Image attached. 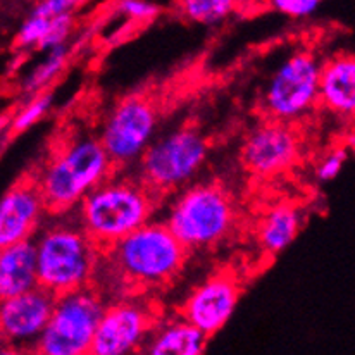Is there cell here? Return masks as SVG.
<instances>
[{"instance_id": "cell-1", "label": "cell", "mask_w": 355, "mask_h": 355, "mask_svg": "<svg viewBox=\"0 0 355 355\" xmlns=\"http://www.w3.org/2000/svg\"><path fill=\"white\" fill-rule=\"evenodd\" d=\"M116 173L97 137L76 135L55 147L33 178L49 216L69 214Z\"/></svg>"}, {"instance_id": "cell-2", "label": "cell", "mask_w": 355, "mask_h": 355, "mask_svg": "<svg viewBox=\"0 0 355 355\" xmlns=\"http://www.w3.org/2000/svg\"><path fill=\"white\" fill-rule=\"evenodd\" d=\"M38 286L55 298L92 286L101 250L74 218L51 216L33 238Z\"/></svg>"}, {"instance_id": "cell-3", "label": "cell", "mask_w": 355, "mask_h": 355, "mask_svg": "<svg viewBox=\"0 0 355 355\" xmlns=\"http://www.w3.org/2000/svg\"><path fill=\"white\" fill-rule=\"evenodd\" d=\"M155 197L138 178L112 175L78 204L74 219L98 250H107L152 221Z\"/></svg>"}, {"instance_id": "cell-4", "label": "cell", "mask_w": 355, "mask_h": 355, "mask_svg": "<svg viewBox=\"0 0 355 355\" xmlns=\"http://www.w3.org/2000/svg\"><path fill=\"white\" fill-rule=\"evenodd\" d=\"M111 268L109 275L124 286L155 288L176 278L188 252L162 221H150L140 230L101 252Z\"/></svg>"}, {"instance_id": "cell-5", "label": "cell", "mask_w": 355, "mask_h": 355, "mask_svg": "<svg viewBox=\"0 0 355 355\" xmlns=\"http://www.w3.org/2000/svg\"><path fill=\"white\" fill-rule=\"evenodd\" d=\"M236 218L235 200L223 184L198 183L178 193L162 223L190 254L223 243L235 230Z\"/></svg>"}, {"instance_id": "cell-6", "label": "cell", "mask_w": 355, "mask_h": 355, "mask_svg": "<svg viewBox=\"0 0 355 355\" xmlns=\"http://www.w3.org/2000/svg\"><path fill=\"white\" fill-rule=\"evenodd\" d=\"M207 155L209 141L197 128H178L148 145L138 161V180L155 195L180 190L200 173Z\"/></svg>"}, {"instance_id": "cell-7", "label": "cell", "mask_w": 355, "mask_h": 355, "mask_svg": "<svg viewBox=\"0 0 355 355\" xmlns=\"http://www.w3.org/2000/svg\"><path fill=\"white\" fill-rule=\"evenodd\" d=\"M105 305L94 286L55 298L51 319L31 345V355H92V342Z\"/></svg>"}, {"instance_id": "cell-8", "label": "cell", "mask_w": 355, "mask_h": 355, "mask_svg": "<svg viewBox=\"0 0 355 355\" xmlns=\"http://www.w3.org/2000/svg\"><path fill=\"white\" fill-rule=\"evenodd\" d=\"M321 62L311 51L288 55L266 83L261 107L266 121L295 124L319 105Z\"/></svg>"}, {"instance_id": "cell-9", "label": "cell", "mask_w": 355, "mask_h": 355, "mask_svg": "<svg viewBox=\"0 0 355 355\" xmlns=\"http://www.w3.org/2000/svg\"><path fill=\"white\" fill-rule=\"evenodd\" d=\"M157 126L159 112L154 101L144 94H131L111 109L97 138L118 171L140 161L154 141Z\"/></svg>"}, {"instance_id": "cell-10", "label": "cell", "mask_w": 355, "mask_h": 355, "mask_svg": "<svg viewBox=\"0 0 355 355\" xmlns=\"http://www.w3.org/2000/svg\"><path fill=\"white\" fill-rule=\"evenodd\" d=\"M240 155L241 164L252 175L261 178L283 175L300 161L302 137L292 124L264 119L247 135Z\"/></svg>"}, {"instance_id": "cell-11", "label": "cell", "mask_w": 355, "mask_h": 355, "mask_svg": "<svg viewBox=\"0 0 355 355\" xmlns=\"http://www.w3.org/2000/svg\"><path fill=\"white\" fill-rule=\"evenodd\" d=\"M154 312L145 304L121 298L105 305L92 342V355H133L154 328Z\"/></svg>"}, {"instance_id": "cell-12", "label": "cell", "mask_w": 355, "mask_h": 355, "mask_svg": "<svg viewBox=\"0 0 355 355\" xmlns=\"http://www.w3.org/2000/svg\"><path fill=\"white\" fill-rule=\"evenodd\" d=\"M240 295L241 285L233 272H216L191 290L181 305L180 318L209 340L228 324Z\"/></svg>"}, {"instance_id": "cell-13", "label": "cell", "mask_w": 355, "mask_h": 355, "mask_svg": "<svg viewBox=\"0 0 355 355\" xmlns=\"http://www.w3.org/2000/svg\"><path fill=\"white\" fill-rule=\"evenodd\" d=\"M47 214L33 178L19 181L0 197V250L33 240Z\"/></svg>"}, {"instance_id": "cell-14", "label": "cell", "mask_w": 355, "mask_h": 355, "mask_svg": "<svg viewBox=\"0 0 355 355\" xmlns=\"http://www.w3.org/2000/svg\"><path fill=\"white\" fill-rule=\"evenodd\" d=\"M55 297L40 286L0 302V340L7 345L31 349L44 331L54 309Z\"/></svg>"}, {"instance_id": "cell-15", "label": "cell", "mask_w": 355, "mask_h": 355, "mask_svg": "<svg viewBox=\"0 0 355 355\" xmlns=\"http://www.w3.org/2000/svg\"><path fill=\"white\" fill-rule=\"evenodd\" d=\"M319 105L342 119H352L355 111V60L352 54H336L321 64Z\"/></svg>"}, {"instance_id": "cell-16", "label": "cell", "mask_w": 355, "mask_h": 355, "mask_svg": "<svg viewBox=\"0 0 355 355\" xmlns=\"http://www.w3.org/2000/svg\"><path fill=\"white\" fill-rule=\"evenodd\" d=\"M33 240L0 250V302L37 288Z\"/></svg>"}, {"instance_id": "cell-17", "label": "cell", "mask_w": 355, "mask_h": 355, "mask_svg": "<svg viewBox=\"0 0 355 355\" xmlns=\"http://www.w3.org/2000/svg\"><path fill=\"white\" fill-rule=\"evenodd\" d=\"M207 338L184 319L173 318L154 324L144 343V355H204Z\"/></svg>"}, {"instance_id": "cell-18", "label": "cell", "mask_w": 355, "mask_h": 355, "mask_svg": "<svg viewBox=\"0 0 355 355\" xmlns=\"http://www.w3.org/2000/svg\"><path fill=\"white\" fill-rule=\"evenodd\" d=\"M304 226V214L295 204H276L264 212L257 226V241L268 255L285 252Z\"/></svg>"}, {"instance_id": "cell-19", "label": "cell", "mask_w": 355, "mask_h": 355, "mask_svg": "<svg viewBox=\"0 0 355 355\" xmlns=\"http://www.w3.org/2000/svg\"><path fill=\"white\" fill-rule=\"evenodd\" d=\"M76 7H80V2H74V0H44V2H38L21 23L16 38H14V45L19 51H26V49H37L38 51L45 35H47L52 17L60 16V14L76 12Z\"/></svg>"}, {"instance_id": "cell-20", "label": "cell", "mask_w": 355, "mask_h": 355, "mask_svg": "<svg viewBox=\"0 0 355 355\" xmlns=\"http://www.w3.org/2000/svg\"><path fill=\"white\" fill-rule=\"evenodd\" d=\"M67 55H69V52H67L66 45H64V47L54 49V51H49L45 59L42 60L38 66H35L33 69L30 71V74L24 78V92L33 95V97L45 94V88H47L52 81L58 80L60 73L64 71V67H66Z\"/></svg>"}, {"instance_id": "cell-21", "label": "cell", "mask_w": 355, "mask_h": 355, "mask_svg": "<svg viewBox=\"0 0 355 355\" xmlns=\"http://www.w3.org/2000/svg\"><path fill=\"white\" fill-rule=\"evenodd\" d=\"M180 12L191 23L212 26L236 12V3L232 0H184L180 3Z\"/></svg>"}, {"instance_id": "cell-22", "label": "cell", "mask_w": 355, "mask_h": 355, "mask_svg": "<svg viewBox=\"0 0 355 355\" xmlns=\"http://www.w3.org/2000/svg\"><path fill=\"white\" fill-rule=\"evenodd\" d=\"M52 102H54L52 94H40L37 97H31V101L26 105H23L14 114V118H10V130L14 133H24L30 128H33L35 124L40 123L47 116V112L52 107Z\"/></svg>"}, {"instance_id": "cell-23", "label": "cell", "mask_w": 355, "mask_h": 355, "mask_svg": "<svg viewBox=\"0 0 355 355\" xmlns=\"http://www.w3.org/2000/svg\"><path fill=\"white\" fill-rule=\"evenodd\" d=\"M347 159H349V152H347L345 145L331 147L328 152H324V154L319 157L318 162H315V180H318L319 183H329V181L336 180L340 173H342Z\"/></svg>"}, {"instance_id": "cell-24", "label": "cell", "mask_w": 355, "mask_h": 355, "mask_svg": "<svg viewBox=\"0 0 355 355\" xmlns=\"http://www.w3.org/2000/svg\"><path fill=\"white\" fill-rule=\"evenodd\" d=\"M74 26V12L60 14V16L52 17L51 26H49L47 35H45L44 42H42L38 51H54L58 47H64L66 45L67 37L71 35Z\"/></svg>"}, {"instance_id": "cell-25", "label": "cell", "mask_w": 355, "mask_h": 355, "mask_svg": "<svg viewBox=\"0 0 355 355\" xmlns=\"http://www.w3.org/2000/svg\"><path fill=\"white\" fill-rule=\"evenodd\" d=\"M272 7L279 14H285L293 19H305L318 12L321 2L318 0H275Z\"/></svg>"}, {"instance_id": "cell-26", "label": "cell", "mask_w": 355, "mask_h": 355, "mask_svg": "<svg viewBox=\"0 0 355 355\" xmlns=\"http://www.w3.org/2000/svg\"><path fill=\"white\" fill-rule=\"evenodd\" d=\"M118 10L131 21H152L159 16L161 7L145 0H123L118 3Z\"/></svg>"}, {"instance_id": "cell-27", "label": "cell", "mask_w": 355, "mask_h": 355, "mask_svg": "<svg viewBox=\"0 0 355 355\" xmlns=\"http://www.w3.org/2000/svg\"><path fill=\"white\" fill-rule=\"evenodd\" d=\"M0 355H31V352L28 349H21V347L0 343Z\"/></svg>"}, {"instance_id": "cell-28", "label": "cell", "mask_w": 355, "mask_h": 355, "mask_svg": "<svg viewBox=\"0 0 355 355\" xmlns=\"http://www.w3.org/2000/svg\"><path fill=\"white\" fill-rule=\"evenodd\" d=\"M9 123H10V119L7 118V116H2V114H0V133H2V131L6 130L7 126H9Z\"/></svg>"}]
</instances>
